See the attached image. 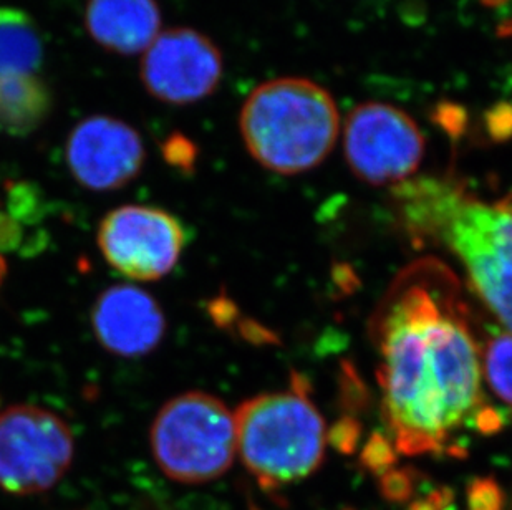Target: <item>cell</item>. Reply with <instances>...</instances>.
<instances>
[{
	"instance_id": "obj_16",
	"label": "cell",
	"mask_w": 512,
	"mask_h": 510,
	"mask_svg": "<svg viewBox=\"0 0 512 510\" xmlns=\"http://www.w3.org/2000/svg\"><path fill=\"white\" fill-rule=\"evenodd\" d=\"M468 506L471 510H503L504 496L498 482L476 479L468 487Z\"/></svg>"
},
{
	"instance_id": "obj_3",
	"label": "cell",
	"mask_w": 512,
	"mask_h": 510,
	"mask_svg": "<svg viewBox=\"0 0 512 510\" xmlns=\"http://www.w3.org/2000/svg\"><path fill=\"white\" fill-rule=\"evenodd\" d=\"M239 126L257 163L274 173L299 174L334 150L340 118L325 88L305 78H279L247 97Z\"/></svg>"
},
{
	"instance_id": "obj_1",
	"label": "cell",
	"mask_w": 512,
	"mask_h": 510,
	"mask_svg": "<svg viewBox=\"0 0 512 510\" xmlns=\"http://www.w3.org/2000/svg\"><path fill=\"white\" fill-rule=\"evenodd\" d=\"M372 337L395 448L440 451L483 400L481 352L455 275L438 260L411 265L382 300Z\"/></svg>"
},
{
	"instance_id": "obj_6",
	"label": "cell",
	"mask_w": 512,
	"mask_h": 510,
	"mask_svg": "<svg viewBox=\"0 0 512 510\" xmlns=\"http://www.w3.org/2000/svg\"><path fill=\"white\" fill-rule=\"evenodd\" d=\"M75 438L50 409L14 405L0 411V489L37 496L54 489L72 467Z\"/></svg>"
},
{
	"instance_id": "obj_8",
	"label": "cell",
	"mask_w": 512,
	"mask_h": 510,
	"mask_svg": "<svg viewBox=\"0 0 512 510\" xmlns=\"http://www.w3.org/2000/svg\"><path fill=\"white\" fill-rule=\"evenodd\" d=\"M98 249L108 265L135 282H153L170 274L186 244L181 222L160 207H116L98 226Z\"/></svg>"
},
{
	"instance_id": "obj_14",
	"label": "cell",
	"mask_w": 512,
	"mask_h": 510,
	"mask_svg": "<svg viewBox=\"0 0 512 510\" xmlns=\"http://www.w3.org/2000/svg\"><path fill=\"white\" fill-rule=\"evenodd\" d=\"M44 62V42L29 14L0 7V78L37 73Z\"/></svg>"
},
{
	"instance_id": "obj_15",
	"label": "cell",
	"mask_w": 512,
	"mask_h": 510,
	"mask_svg": "<svg viewBox=\"0 0 512 510\" xmlns=\"http://www.w3.org/2000/svg\"><path fill=\"white\" fill-rule=\"evenodd\" d=\"M481 361L489 388L499 400L512 406V333H499L491 338L486 343Z\"/></svg>"
},
{
	"instance_id": "obj_18",
	"label": "cell",
	"mask_w": 512,
	"mask_h": 510,
	"mask_svg": "<svg viewBox=\"0 0 512 510\" xmlns=\"http://www.w3.org/2000/svg\"><path fill=\"white\" fill-rule=\"evenodd\" d=\"M382 494L392 502H406L413 494V481L405 471H388L382 476Z\"/></svg>"
},
{
	"instance_id": "obj_4",
	"label": "cell",
	"mask_w": 512,
	"mask_h": 510,
	"mask_svg": "<svg viewBox=\"0 0 512 510\" xmlns=\"http://www.w3.org/2000/svg\"><path fill=\"white\" fill-rule=\"evenodd\" d=\"M234 419L237 453L264 489L300 481L324 459L327 428L304 391L251 398Z\"/></svg>"
},
{
	"instance_id": "obj_12",
	"label": "cell",
	"mask_w": 512,
	"mask_h": 510,
	"mask_svg": "<svg viewBox=\"0 0 512 510\" xmlns=\"http://www.w3.org/2000/svg\"><path fill=\"white\" fill-rule=\"evenodd\" d=\"M85 24L103 49L133 55L161 34V12L156 0H88Z\"/></svg>"
},
{
	"instance_id": "obj_7",
	"label": "cell",
	"mask_w": 512,
	"mask_h": 510,
	"mask_svg": "<svg viewBox=\"0 0 512 510\" xmlns=\"http://www.w3.org/2000/svg\"><path fill=\"white\" fill-rule=\"evenodd\" d=\"M348 166L365 183H405L420 166L425 138L416 121L388 103L368 102L350 111L343 128Z\"/></svg>"
},
{
	"instance_id": "obj_11",
	"label": "cell",
	"mask_w": 512,
	"mask_h": 510,
	"mask_svg": "<svg viewBox=\"0 0 512 510\" xmlns=\"http://www.w3.org/2000/svg\"><path fill=\"white\" fill-rule=\"evenodd\" d=\"M92 328L107 352L123 358L145 357L160 347L166 333L163 308L138 285L103 290L92 308Z\"/></svg>"
},
{
	"instance_id": "obj_10",
	"label": "cell",
	"mask_w": 512,
	"mask_h": 510,
	"mask_svg": "<svg viewBox=\"0 0 512 510\" xmlns=\"http://www.w3.org/2000/svg\"><path fill=\"white\" fill-rule=\"evenodd\" d=\"M146 151L133 126L112 116H88L68 135L65 159L73 178L90 191H116L141 173Z\"/></svg>"
},
{
	"instance_id": "obj_19",
	"label": "cell",
	"mask_w": 512,
	"mask_h": 510,
	"mask_svg": "<svg viewBox=\"0 0 512 510\" xmlns=\"http://www.w3.org/2000/svg\"><path fill=\"white\" fill-rule=\"evenodd\" d=\"M408 510H438L430 501H418L415 504H411Z\"/></svg>"
},
{
	"instance_id": "obj_9",
	"label": "cell",
	"mask_w": 512,
	"mask_h": 510,
	"mask_svg": "<svg viewBox=\"0 0 512 510\" xmlns=\"http://www.w3.org/2000/svg\"><path fill=\"white\" fill-rule=\"evenodd\" d=\"M223 78V55L193 29L161 32L141 60V80L161 102L189 105L209 97Z\"/></svg>"
},
{
	"instance_id": "obj_5",
	"label": "cell",
	"mask_w": 512,
	"mask_h": 510,
	"mask_svg": "<svg viewBox=\"0 0 512 510\" xmlns=\"http://www.w3.org/2000/svg\"><path fill=\"white\" fill-rule=\"evenodd\" d=\"M161 472L179 484H206L231 469L237 454L236 419L226 403L204 391L166 401L150 429Z\"/></svg>"
},
{
	"instance_id": "obj_17",
	"label": "cell",
	"mask_w": 512,
	"mask_h": 510,
	"mask_svg": "<svg viewBox=\"0 0 512 510\" xmlns=\"http://www.w3.org/2000/svg\"><path fill=\"white\" fill-rule=\"evenodd\" d=\"M363 466L370 469L373 474L383 476L390 471V467L395 464V448L388 443L387 439L375 434L370 443L365 446L362 453Z\"/></svg>"
},
{
	"instance_id": "obj_20",
	"label": "cell",
	"mask_w": 512,
	"mask_h": 510,
	"mask_svg": "<svg viewBox=\"0 0 512 510\" xmlns=\"http://www.w3.org/2000/svg\"><path fill=\"white\" fill-rule=\"evenodd\" d=\"M5 272H7V264H5V259L0 255V285L4 282Z\"/></svg>"
},
{
	"instance_id": "obj_13",
	"label": "cell",
	"mask_w": 512,
	"mask_h": 510,
	"mask_svg": "<svg viewBox=\"0 0 512 510\" xmlns=\"http://www.w3.org/2000/svg\"><path fill=\"white\" fill-rule=\"evenodd\" d=\"M52 93L37 73L0 78V133L27 136L44 125Z\"/></svg>"
},
{
	"instance_id": "obj_2",
	"label": "cell",
	"mask_w": 512,
	"mask_h": 510,
	"mask_svg": "<svg viewBox=\"0 0 512 510\" xmlns=\"http://www.w3.org/2000/svg\"><path fill=\"white\" fill-rule=\"evenodd\" d=\"M397 191L408 226L458 257L476 294L512 333V193L484 203L436 178L405 181Z\"/></svg>"
}]
</instances>
